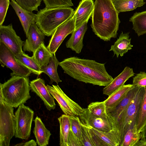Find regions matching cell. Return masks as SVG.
<instances>
[{
    "instance_id": "obj_18",
    "label": "cell",
    "mask_w": 146,
    "mask_h": 146,
    "mask_svg": "<svg viewBox=\"0 0 146 146\" xmlns=\"http://www.w3.org/2000/svg\"><path fill=\"white\" fill-rule=\"evenodd\" d=\"M10 5L15 10L18 17L27 37L31 25L35 23L36 14L24 9L20 6L15 0H11Z\"/></svg>"
},
{
    "instance_id": "obj_42",
    "label": "cell",
    "mask_w": 146,
    "mask_h": 146,
    "mask_svg": "<svg viewBox=\"0 0 146 146\" xmlns=\"http://www.w3.org/2000/svg\"><path fill=\"white\" fill-rule=\"evenodd\" d=\"M135 146H146V140L141 139Z\"/></svg>"
},
{
    "instance_id": "obj_34",
    "label": "cell",
    "mask_w": 146,
    "mask_h": 146,
    "mask_svg": "<svg viewBox=\"0 0 146 146\" xmlns=\"http://www.w3.org/2000/svg\"><path fill=\"white\" fill-rule=\"evenodd\" d=\"M71 129L75 135L81 142L82 128L81 122L78 116H70Z\"/></svg>"
},
{
    "instance_id": "obj_9",
    "label": "cell",
    "mask_w": 146,
    "mask_h": 146,
    "mask_svg": "<svg viewBox=\"0 0 146 146\" xmlns=\"http://www.w3.org/2000/svg\"><path fill=\"white\" fill-rule=\"evenodd\" d=\"M46 86L64 114L70 116H80L84 108L69 98L58 84Z\"/></svg>"
},
{
    "instance_id": "obj_13",
    "label": "cell",
    "mask_w": 146,
    "mask_h": 146,
    "mask_svg": "<svg viewBox=\"0 0 146 146\" xmlns=\"http://www.w3.org/2000/svg\"><path fill=\"white\" fill-rule=\"evenodd\" d=\"M89 127L92 133L95 146H120V137L118 128H115L109 132H104Z\"/></svg>"
},
{
    "instance_id": "obj_15",
    "label": "cell",
    "mask_w": 146,
    "mask_h": 146,
    "mask_svg": "<svg viewBox=\"0 0 146 146\" xmlns=\"http://www.w3.org/2000/svg\"><path fill=\"white\" fill-rule=\"evenodd\" d=\"M45 36L35 23L32 24L29 29L27 38L24 43L23 50L33 52L41 44L44 43Z\"/></svg>"
},
{
    "instance_id": "obj_7",
    "label": "cell",
    "mask_w": 146,
    "mask_h": 146,
    "mask_svg": "<svg viewBox=\"0 0 146 146\" xmlns=\"http://www.w3.org/2000/svg\"><path fill=\"white\" fill-rule=\"evenodd\" d=\"M34 111L29 107L23 104L15 111V137L27 140L30 137Z\"/></svg>"
},
{
    "instance_id": "obj_37",
    "label": "cell",
    "mask_w": 146,
    "mask_h": 146,
    "mask_svg": "<svg viewBox=\"0 0 146 146\" xmlns=\"http://www.w3.org/2000/svg\"><path fill=\"white\" fill-rule=\"evenodd\" d=\"M132 84L139 87L146 86V72H140L137 74L133 78Z\"/></svg>"
},
{
    "instance_id": "obj_17",
    "label": "cell",
    "mask_w": 146,
    "mask_h": 146,
    "mask_svg": "<svg viewBox=\"0 0 146 146\" xmlns=\"http://www.w3.org/2000/svg\"><path fill=\"white\" fill-rule=\"evenodd\" d=\"M86 21L79 27L75 29L66 42V46L70 48L77 54L80 53L83 47V40L87 29V23Z\"/></svg>"
},
{
    "instance_id": "obj_8",
    "label": "cell",
    "mask_w": 146,
    "mask_h": 146,
    "mask_svg": "<svg viewBox=\"0 0 146 146\" xmlns=\"http://www.w3.org/2000/svg\"><path fill=\"white\" fill-rule=\"evenodd\" d=\"M0 63L1 66H5L12 71L11 76L17 75L29 77L32 73L26 66L21 63L14 53L2 42L0 41Z\"/></svg>"
},
{
    "instance_id": "obj_40",
    "label": "cell",
    "mask_w": 146,
    "mask_h": 146,
    "mask_svg": "<svg viewBox=\"0 0 146 146\" xmlns=\"http://www.w3.org/2000/svg\"><path fill=\"white\" fill-rule=\"evenodd\" d=\"M37 143L34 140H31L26 142L22 143L17 144L15 145V146H36Z\"/></svg>"
},
{
    "instance_id": "obj_24",
    "label": "cell",
    "mask_w": 146,
    "mask_h": 146,
    "mask_svg": "<svg viewBox=\"0 0 146 146\" xmlns=\"http://www.w3.org/2000/svg\"><path fill=\"white\" fill-rule=\"evenodd\" d=\"M70 116L63 114L58 118L60 124V146H68V140L71 129Z\"/></svg>"
},
{
    "instance_id": "obj_29",
    "label": "cell",
    "mask_w": 146,
    "mask_h": 146,
    "mask_svg": "<svg viewBox=\"0 0 146 146\" xmlns=\"http://www.w3.org/2000/svg\"><path fill=\"white\" fill-rule=\"evenodd\" d=\"M16 56L21 63L29 68L33 74L40 75L43 73L42 67L32 56H29L23 52Z\"/></svg>"
},
{
    "instance_id": "obj_16",
    "label": "cell",
    "mask_w": 146,
    "mask_h": 146,
    "mask_svg": "<svg viewBox=\"0 0 146 146\" xmlns=\"http://www.w3.org/2000/svg\"><path fill=\"white\" fill-rule=\"evenodd\" d=\"M93 0H82L73 16L75 23V29L86 21L88 22L92 16L94 8Z\"/></svg>"
},
{
    "instance_id": "obj_5",
    "label": "cell",
    "mask_w": 146,
    "mask_h": 146,
    "mask_svg": "<svg viewBox=\"0 0 146 146\" xmlns=\"http://www.w3.org/2000/svg\"><path fill=\"white\" fill-rule=\"evenodd\" d=\"M144 87H140L126 109L115 122L120 133L121 146L127 130L136 124L141 102L144 94Z\"/></svg>"
},
{
    "instance_id": "obj_43",
    "label": "cell",
    "mask_w": 146,
    "mask_h": 146,
    "mask_svg": "<svg viewBox=\"0 0 146 146\" xmlns=\"http://www.w3.org/2000/svg\"></svg>"
},
{
    "instance_id": "obj_41",
    "label": "cell",
    "mask_w": 146,
    "mask_h": 146,
    "mask_svg": "<svg viewBox=\"0 0 146 146\" xmlns=\"http://www.w3.org/2000/svg\"><path fill=\"white\" fill-rule=\"evenodd\" d=\"M141 139L146 140V124L145 125L143 131L141 132Z\"/></svg>"
},
{
    "instance_id": "obj_33",
    "label": "cell",
    "mask_w": 146,
    "mask_h": 146,
    "mask_svg": "<svg viewBox=\"0 0 146 146\" xmlns=\"http://www.w3.org/2000/svg\"><path fill=\"white\" fill-rule=\"evenodd\" d=\"M21 7L28 11H38L42 0H15Z\"/></svg>"
},
{
    "instance_id": "obj_38",
    "label": "cell",
    "mask_w": 146,
    "mask_h": 146,
    "mask_svg": "<svg viewBox=\"0 0 146 146\" xmlns=\"http://www.w3.org/2000/svg\"><path fill=\"white\" fill-rule=\"evenodd\" d=\"M9 4V0H0V26L5 20Z\"/></svg>"
},
{
    "instance_id": "obj_31",
    "label": "cell",
    "mask_w": 146,
    "mask_h": 146,
    "mask_svg": "<svg viewBox=\"0 0 146 146\" xmlns=\"http://www.w3.org/2000/svg\"><path fill=\"white\" fill-rule=\"evenodd\" d=\"M144 94L141 102L136 121L138 132L141 133L146 124V86L144 87Z\"/></svg>"
},
{
    "instance_id": "obj_19",
    "label": "cell",
    "mask_w": 146,
    "mask_h": 146,
    "mask_svg": "<svg viewBox=\"0 0 146 146\" xmlns=\"http://www.w3.org/2000/svg\"><path fill=\"white\" fill-rule=\"evenodd\" d=\"M134 74L132 68L126 67L120 74L103 89V94L110 96L124 85L125 82L129 78L133 76Z\"/></svg>"
},
{
    "instance_id": "obj_22",
    "label": "cell",
    "mask_w": 146,
    "mask_h": 146,
    "mask_svg": "<svg viewBox=\"0 0 146 146\" xmlns=\"http://www.w3.org/2000/svg\"><path fill=\"white\" fill-rule=\"evenodd\" d=\"M129 33H123L122 32L116 41L111 46L109 51H113L114 56L116 55L117 58L119 55L121 56H123L133 46L131 44V38H129Z\"/></svg>"
},
{
    "instance_id": "obj_14",
    "label": "cell",
    "mask_w": 146,
    "mask_h": 146,
    "mask_svg": "<svg viewBox=\"0 0 146 146\" xmlns=\"http://www.w3.org/2000/svg\"><path fill=\"white\" fill-rule=\"evenodd\" d=\"M30 85L32 91L40 98L48 110L51 111L55 108L54 98L48 90L43 79L37 78L30 82Z\"/></svg>"
},
{
    "instance_id": "obj_20",
    "label": "cell",
    "mask_w": 146,
    "mask_h": 146,
    "mask_svg": "<svg viewBox=\"0 0 146 146\" xmlns=\"http://www.w3.org/2000/svg\"><path fill=\"white\" fill-rule=\"evenodd\" d=\"M134 86L132 84L124 85L104 101L107 113L115 108L125 96L129 91Z\"/></svg>"
},
{
    "instance_id": "obj_30",
    "label": "cell",
    "mask_w": 146,
    "mask_h": 146,
    "mask_svg": "<svg viewBox=\"0 0 146 146\" xmlns=\"http://www.w3.org/2000/svg\"><path fill=\"white\" fill-rule=\"evenodd\" d=\"M141 138V133L138 132L135 124L127 131L120 146H135Z\"/></svg>"
},
{
    "instance_id": "obj_2",
    "label": "cell",
    "mask_w": 146,
    "mask_h": 146,
    "mask_svg": "<svg viewBox=\"0 0 146 146\" xmlns=\"http://www.w3.org/2000/svg\"><path fill=\"white\" fill-rule=\"evenodd\" d=\"M112 0H95L91 26L94 34L105 41L116 38L120 23Z\"/></svg>"
},
{
    "instance_id": "obj_11",
    "label": "cell",
    "mask_w": 146,
    "mask_h": 146,
    "mask_svg": "<svg viewBox=\"0 0 146 146\" xmlns=\"http://www.w3.org/2000/svg\"><path fill=\"white\" fill-rule=\"evenodd\" d=\"M75 28L74 19L73 16L58 27L51 36L47 46L54 55L64 39L71 34Z\"/></svg>"
},
{
    "instance_id": "obj_12",
    "label": "cell",
    "mask_w": 146,
    "mask_h": 146,
    "mask_svg": "<svg viewBox=\"0 0 146 146\" xmlns=\"http://www.w3.org/2000/svg\"><path fill=\"white\" fill-rule=\"evenodd\" d=\"M0 41L3 42L16 56L23 52L24 42L17 34L12 24L0 26Z\"/></svg>"
},
{
    "instance_id": "obj_21",
    "label": "cell",
    "mask_w": 146,
    "mask_h": 146,
    "mask_svg": "<svg viewBox=\"0 0 146 146\" xmlns=\"http://www.w3.org/2000/svg\"><path fill=\"white\" fill-rule=\"evenodd\" d=\"M35 125L33 133L36 139V142L39 146H46L51 135L50 131L45 127L41 119L36 116L34 120Z\"/></svg>"
},
{
    "instance_id": "obj_39",
    "label": "cell",
    "mask_w": 146,
    "mask_h": 146,
    "mask_svg": "<svg viewBox=\"0 0 146 146\" xmlns=\"http://www.w3.org/2000/svg\"><path fill=\"white\" fill-rule=\"evenodd\" d=\"M68 146H82L81 141L71 129L68 138Z\"/></svg>"
},
{
    "instance_id": "obj_36",
    "label": "cell",
    "mask_w": 146,
    "mask_h": 146,
    "mask_svg": "<svg viewBox=\"0 0 146 146\" xmlns=\"http://www.w3.org/2000/svg\"><path fill=\"white\" fill-rule=\"evenodd\" d=\"M82 132L81 142L82 146H94L90 127L81 123Z\"/></svg>"
},
{
    "instance_id": "obj_4",
    "label": "cell",
    "mask_w": 146,
    "mask_h": 146,
    "mask_svg": "<svg viewBox=\"0 0 146 146\" xmlns=\"http://www.w3.org/2000/svg\"><path fill=\"white\" fill-rule=\"evenodd\" d=\"M74 13L70 7H45L37 12L35 23L45 36H52L56 28L72 17Z\"/></svg>"
},
{
    "instance_id": "obj_1",
    "label": "cell",
    "mask_w": 146,
    "mask_h": 146,
    "mask_svg": "<svg viewBox=\"0 0 146 146\" xmlns=\"http://www.w3.org/2000/svg\"><path fill=\"white\" fill-rule=\"evenodd\" d=\"M105 64L73 56L65 59L59 65L65 73L79 81L105 87L113 78L107 72Z\"/></svg>"
},
{
    "instance_id": "obj_26",
    "label": "cell",
    "mask_w": 146,
    "mask_h": 146,
    "mask_svg": "<svg viewBox=\"0 0 146 146\" xmlns=\"http://www.w3.org/2000/svg\"><path fill=\"white\" fill-rule=\"evenodd\" d=\"M60 62L54 55L48 64L42 67L43 73L47 74L50 79V84L55 82L57 84L62 82L57 72V69Z\"/></svg>"
},
{
    "instance_id": "obj_28",
    "label": "cell",
    "mask_w": 146,
    "mask_h": 146,
    "mask_svg": "<svg viewBox=\"0 0 146 146\" xmlns=\"http://www.w3.org/2000/svg\"><path fill=\"white\" fill-rule=\"evenodd\" d=\"M46 46L44 43H42L33 52L32 56L41 67L48 64L54 56Z\"/></svg>"
},
{
    "instance_id": "obj_23",
    "label": "cell",
    "mask_w": 146,
    "mask_h": 146,
    "mask_svg": "<svg viewBox=\"0 0 146 146\" xmlns=\"http://www.w3.org/2000/svg\"><path fill=\"white\" fill-rule=\"evenodd\" d=\"M140 87L134 86L128 92L124 98L111 112L108 113L115 121L126 109Z\"/></svg>"
},
{
    "instance_id": "obj_10",
    "label": "cell",
    "mask_w": 146,
    "mask_h": 146,
    "mask_svg": "<svg viewBox=\"0 0 146 146\" xmlns=\"http://www.w3.org/2000/svg\"><path fill=\"white\" fill-rule=\"evenodd\" d=\"M78 117L83 125L101 131L108 132L115 128H118L113 119L110 116L105 117L96 116L91 113L88 108H84Z\"/></svg>"
},
{
    "instance_id": "obj_6",
    "label": "cell",
    "mask_w": 146,
    "mask_h": 146,
    "mask_svg": "<svg viewBox=\"0 0 146 146\" xmlns=\"http://www.w3.org/2000/svg\"><path fill=\"white\" fill-rule=\"evenodd\" d=\"M15 131L14 108L0 96V146H9Z\"/></svg>"
},
{
    "instance_id": "obj_27",
    "label": "cell",
    "mask_w": 146,
    "mask_h": 146,
    "mask_svg": "<svg viewBox=\"0 0 146 146\" xmlns=\"http://www.w3.org/2000/svg\"><path fill=\"white\" fill-rule=\"evenodd\" d=\"M114 7L119 13L132 11L144 5L143 0H112Z\"/></svg>"
},
{
    "instance_id": "obj_3",
    "label": "cell",
    "mask_w": 146,
    "mask_h": 146,
    "mask_svg": "<svg viewBox=\"0 0 146 146\" xmlns=\"http://www.w3.org/2000/svg\"><path fill=\"white\" fill-rule=\"evenodd\" d=\"M28 77L13 75L6 82L0 84V96L15 108L24 104L30 99L31 88Z\"/></svg>"
},
{
    "instance_id": "obj_32",
    "label": "cell",
    "mask_w": 146,
    "mask_h": 146,
    "mask_svg": "<svg viewBox=\"0 0 146 146\" xmlns=\"http://www.w3.org/2000/svg\"><path fill=\"white\" fill-rule=\"evenodd\" d=\"M87 108L90 112L94 115L102 117L108 116L104 101L92 102L88 105Z\"/></svg>"
},
{
    "instance_id": "obj_35",
    "label": "cell",
    "mask_w": 146,
    "mask_h": 146,
    "mask_svg": "<svg viewBox=\"0 0 146 146\" xmlns=\"http://www.w3.org/2000/svg\"><path fill=\"white\" fill-rule=\"evenodd\" d=\"M44 3L45 8H47L70 7L74 5L71 0H42Z\"/></svg>"
},
{
    "instance_id": "obj_25",
    "label": "cell",
    "mask_w": 146,
    "mask_h": 146,
    "mask_svg": "<svg viewBox=\"0 0 146 146\" xmlns=\"http://www.w3.org/2000/svg\"><path fill=\"white\" fill-rule=\"evenodd\" d=\"M132 23V29L138 36L146 34V11L136 12L129 19Z\"/></svg>"
}]
</instances>
